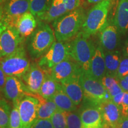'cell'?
Instances as JSON below:
<instances>
[{
  "instance_id": "29",
  "label": "cell",
  "mask_w": 128,
  "mask_h": 128,
  "mask_svg": "<svg viewBox=\"0 0 128 128\" xmlns=\"http://www.w3.org/2000/svg\"><path fill=\"white\" fill-rule=\"evenodd\" d=\"M68 128H81L80 113L76 111L65 112Z\"/></svg>"
},
{
  "instance_id": "1",
  "label": "cell",
  "mask_w": 128,
  "mask_h": 128,
  "mask_svg": "<svg viewBox=\"0 0 128 128\" xmlns=\"http://www.w3.org/2000/svg\"><path fill=\"white\" fill-rule=\"evenodd\" d=\"M54 30L47 23L38 20L34 32L27 38V49L30 56L36 60L43 56L55 42Z\"/></svg>"
},
{
  "instance_id": "17",
  "label": "cell",
  "mask_w": 128,
  "mask_h": 128,
  "mask_svg": "<svg viewBox=\"0 0 128 128\" xmlns=\"http://www.w3.org/2000/svg\"><path fill=\"white\" fill-rule=\"evenodd\" d=\"M80 76H73L60 82L62 88L76 106L84 98V93L80 81Z\"/></svg>"
},
{
  "instance_id": "15",
  "label": "cell",
  "mask_w": 128,
  "mask_h": 128,
  "mask_svg": "<svg viewBox=\"0 0 128 128\" xmlns=\"http://www.w3.org/2000/svg\"><path fill=\"white\" fill-rule=\"evenodd\" d=\"M4 17L8 22L9 25L12 22L24 14L29 12L30 4L28 0H7L3 6Z\"/></svg>"
},
{
  "instance_id": "19",
  "label": "cell",
  "mask_w": 128,
  "mask_h": 128,
  "mask_svg": "<svg viewBox=\"0 0 128 128\" xmlns=\"http://www.w3.org/2000/svg\"><path fill=\"white\" fill-rule=\"evenodd\" d=\"M118 30L114 24H107L99 32L100 45L106 51L115 50L118 43Z\"/></svg>"
},
{
  "instance_id": "20",
  "label": "cell",
  "mask_w": 128,
  "mask_h": 128,
  "mask_svg": "<svg viewBox=\"0 0 128 128\" xmlns=\"http://www.w3.org/2000/svg\"><path fill=\"white\" fill-rule=\"evenodd\" d=\"M67 12L68 11L63 0H52L48 9L38 19L46 23H50Z\"/></svg>"
},
{
  "instance_id": "26",
  "label": "cell",
  "mask_w": 128,
  "mask_h": 128,
  "mask_svg": "<svg viewBox=\"0 0 128 128\" xmlns=\"http://www.w3.org/2000/svg\"><path fill=\"white\" fill-rule=\"evenodd\" d=\"M30 4L29 12L37 18H39L50 6L52 0H28Z\"/></svg>"
},
{
  "instance_id": "12",
  "label": "cell",
  "mask_w": 128,
  "mask_h": 128,
  "mask_svg": "<svg viewBox=\"0 0 128 128\" xmlns=\"http://www.w3.org/2000/svg\"><path fill=\"white\" fill-rule=\"evenodd\" d=\"M49 72L42 68L38 63L30 64V68L22 79L32 93L38 94L40 89Z\"/></svg>"
},
{
  "instance_id": "4",
  "label": "cell",
  "mask_w": 128,
  "mask_h": 128,
  "mask_svg": "<svg viewBox=\"0 0 128 128\" xmlns=\"http://www.w3.org/2000/svg\"><path fill=\"white\" fill-rule=\"evenodd\" d=\"M112 0H103L97 3L85 17L81 31L88 36L96 34L106 26Z\"/></svg>"
},
{
  "instance_id": "37",
  "label": "cell",
  "mask_w": 128,
  "mask_h": 128,
  "mask_svg": "<svg viewBox=\"0 0 128 128\" xmlns=\"http://www.w3.org/2000/svg\"><path fill=\"white\" fill-rule=\"evenodd\" d=\"M6 78H7V76L0 66V92H4Z\"/></svg>"
},
{
  "instance_id": "2",
  "label": "cell",
  "mask_w": 128,
  "mask_h": 128,
  "mask_svg": "<svg viewBox=\"0 0 128 128\" xmlns=\"http://www.w3.org/2000/svg\"><path fill=\"white\" fill-rule=\"evenodd\" d=\"M86 17L84 9L79 7L68 12L52 23L56 40L68 42L78 34Z\"/></svg>"
},
{
  "instance_id": "14",
  "label": "cell",
  "mask_w": 128,
  "mask_h": 128,
  "mask_svg": "<svg viewBox=\"0 0 128 128\" xmlns=\"http://www.w3.org/2000/svg\"><path fill=\"white\" fill-rule=\"evenodd\" d=\"M104 124L110 128H118L122 118L120 108L112 100H107L98 106Z\"/></svg>"
},
{
  "instance_id": "42",
  "label": "cell",
  "mask_w": 128,
  "mask_h": 128,
  "mask_svg": "<svg viewBox=\"0 0 128 128\" xmlns=\"http://www.w3.org/2000/svg\"><path fill=\"white\" fill-rule=\"evenodd\" d=\"M4 17V8L1 5H0V22H1L3 20Z\"/></svg>"
},
{
  "instance_id": "40",
  "label": "cell",
  "mask_w": 128,
  "mask_h": 128,
  "mask_svg": "<svg viewBox=\"0 0 128 128\" xmlns=\"http://www.w3.org/2000/svg\"><path fill=\"white\" fill-rule=\"evenodd\" d=\"M118 128H128V116H122Z\"/></svg>"
},
{
  "instance_id": "36",
  "label": "cell",
  "mask_w": 128,
  "mask_h": 128,
  "mask_svg": "<svg viewBox=\"0 0 128 128\" xmlns=\"http://www.w3.org/2000/svg\"><path fill=\"white\" fill-rule=\"evenodd\" d=\"M108 92L110 96H111V97H113L117 95V94L124 92V91L123 90L120 86L119 84V81H118L115 82L111 87L108 90Z\"/></svg>"
},
{
  "instance_id": "39",
  "label": "cell",
  "mask_w": 128,
  "mask_h": 128,
  "mask_svg": "<svg viewBox=\"0 0 128 128\" xmlns=\"http://www.w3.org/2000/svg\"><path fill=\"white\" fill-rule=\"evenodd\" d=\"M119 84L124 92H128V75L119 80Z\"/></svg>"
},
{
  "instance_id": "13",
  "label": "cell",
  "mask_w": 128,
  "mask_h": 128,
  "mask_svg": "<svg viewBox=\"0 0 128 128\" xmlns=\"http://www.w3.org/2000/svg\"><path fill=\"white\" fill-rule=\"evenodd\" d=\"M79 112L81 120V128H104V122L98 106L86 104Z\"/></svg>"
},
{
  "instance_id": "35",
  "label": "cell",
  "mask_w": 128,
  "mask_h": 128,
  "mask_svg": "<svg viewBox=\"0 0 128 128\" xmlns=\"http://www.w3.org/2000/svg\"><path fill=\"white\" fill-rule=\"evenodd\" d=\"M122 116H128V92H124L122 102L120 106Z\"/></svg>"
},
{
  "instance_id": "28",
  "label": "cell",
  "mask_w": 128,
  "mask_h": 128,
  "mask_svg": "<svg viewBox=\"0 0 128 128\" xmlns=\"http://www.w3.org/2000/svg\"><path fill=\"white\" fill-rule=\"evenodd\" d=\"M50 119L54 128H68L65 112L57 110L53 114Z\"/></svg>"
},
{
  "instance_id": "23",
  "label": "cell",
  "mask_w": 128,
  "mask_h": 128,
  "mask_svg": "<svg viewBox=\"0 0 128 128\" xmlns=\"http://www.w3.org/2000/svg\"><path fill=\"white\" fill-rule=\"evenodd\" d=\"M34 96H36L35 94ZM36 97L39 99V101L38 119H50L53 114L59 110L56 104L52 100L44 99L40 95Z\"/></svg>"
},
{
  "instance_id": "31",
  "label": "cell",
  "mask_w": 128,
  "mask_h": 128,
  "mask_svg": "<svg viewBox=\"0 0 128 128\" xmlns=\"http://www.w3.org/2000/svg\"><path fill=\"white\" fill-rule=\"evenodd\" d=\"M128 75V57H126L121 60L120 62L118 72H117L116 78L119 81V80Z\"/></svg>"
},
{
  "instance_id": "7",
  "label": "cell",
  "mask_w": 128,
  "mask_h": 128,
  "mask_svg": "<svg viewBox=\"0 0 128 128\" xmlns=\"http://www.w3.org/2000/svg\"><path fill=\"white\" fill-rule=\"evenodd\" d=\"M70 56V42L55 41L38 63L42 68L50 72L53 67Z\"/></svg>"
},
{
  "instance_id": "43",
  "label": "cell",
  "mask_w": 128,
  "mask_h": 128,
  "mask_svg": "<svg viewBox=\"0 0 128 128\" xmlns=\"http://www.w3.org/2000/svg\"><path fill=\"white\" fill-rule=\"evenodd\" d=\"M124 55H125L126 56L128 57V40L126 41L125 46H124Z\"/></svg>"
},
{
  "instance_id": "16",
  "label": "cell",
  "mask_w": 128,
  "mask_h": 128,
  "mask_svg": "<svg viewBox=\"0 0 128 128\" xmlns=\"http://www.w3.org/2000/svg\"><path fill=\"white\" fill-rule=\"evenodd\" d=\"M31 12H28L16 18L10 26L15 27L22 38H27L34 32L38 21Z\"/></svg>"
},
{
  "instance_id": "44",
  "label": "cell",
  "mask_w": 128,
  "mask_h": 128,
  "mask_svg": "<svg viewBox=\"0 0 128 128\" xmlns=\"http://www.w3.org/2000/svg\"><path fill=\"white\" fill-rule=\"evenodd\" d=\"M88 2L91 3V4H97V3L100 2L103 0H86Z\"/></svg>"
},
{
  "instance_id": "9",
  "label": "cell",
  "mask_w": 128,
  "mask_h": 128,
  "mask_svg": "<svg viewBox=\"0 0 128 128\" xmlns=\"http://www.w3.org/2000/svg\"><path fill=\"white\" fill-rule=\"evenodd\" d=\"M22 38L15 27L8 25L0 37V58L10 55L23 44Z\"/></svg>"
},
{
  "instance_id": "30",
  "label": "cell",
  "mask_w": 128,
  "mask_h": 128,
  "mask_svg": "<svg viewBox=\"0 0 128 128\" xmlns=\"http://www.w3.org/2000/svg\"><path fill=\"white\" fill-rule=\"evenodd\" d=\"M18 105H13L10 118L9 128H21V119Z\"/></svg>"
},
{
  "instance_id": "11",
  "label": "cell",
  "mask_w": 128,
  "mask_h": 128,
  "mask_svg": "<svg viewBox=\"0 0 128 128\" xmlns=\"http://www.w3.org/2000/svg\"><path fill=\"white\" fill-rule=\"evenodd\" d=\"M82 71L80 65L70 56L53 67L50 70V74L60 83L68 78L80 76Z\"/></svg>"
},
{
  "instance_id": "22",
  "label": "cell",
  "mask_w": 128,
  "mask_h": 128,
  "mask_svg": "<svg viewBox=\"0 0 128 128\" xmlns=\"http://www.w3.org/2000/svg\"><path fill=\"white\" fill-rule=\"evenodd\" d=\"M61 87L60 83L54 79L49 72L42 85L38 94L44 99L52 100L54 96Z\"/></svg>"
},
{
  "instance_id": "25",
  "label": "cell",
  "mask_w": 128,
  "mask_h": 128,
  "mask_svg": "<svg viewBox=\"0 0 128 128\" xmlns=\"http://www.w3.org/2000/svg\"><path fill=\"white\" fill-rule=\"evenodd\" d=\"M104 58L106 74L116 77L121 57L118 51H106L104 52Z\"/></svg>"
},
{
  "instance_id": "10",
  "label": "cell",
  "mask_w": 128,
  "mask_h": 128,
  "mask_svg": "<svg viewBox=\"0 0 128 128\" xmlns=\"http://www.w3.org/2000/svg\"><path fill=\"white\" fill-rule=\"evenodd\" d=\"M3 93L6 98L12 101L13 105H18L25 96L29 95L32 92L22 78L14 76H7Z\"/></svg>"
},
{
  "instance_id": "41",
  "label": "cell",
  "mask_w": 128,
  "mask_h": 128,
  "mask_svg": "<svg viewBox=\"0 0 128 128\" xmlns=\"http://www.w3.org/2000/svg\"><path fill=\"white\" fill-rule=\"evenodd\" d=\"M8 25L9 23L8 21L5 18V17H4L3 20L1 22H0V37H1L3 32L8 26Z\"/></svg>"
},
{
  "instance_id": "6",
  "label": "cell",
  "mask_w": 128,
  "mask_h": 128,
  "mask_svg": "<svg viewBox=\"0 0 128 128\" xmlns=\"http://www.w3.org/2000/svg\"><path fill=\"white\" fill-rule=\"evenodd\" d=\"M30 66V60L26 55L23 44L16 52L0 58V66L7 76L22 78L28 71Z\"/></svg>"
},
{
  "instance_id": "21",
  "label": "cell",
  "mask_w": 128,
  "mask_h": 128,
  "mask_svg": "<svg viewBox=\"0 0 128 128\" xmlns=\"http://www.w3.org/2000/svg\"><path fill=\"white\" fill-rule=\"evenodd\" d=\"M113 24L121 33L128 31V0H120L117 7Z\"/></svg>"
},
{
  "instance_id": "45",
  "label": "cell",
  "mask_w": 128,
  "mask_h": 128,
  "mask_svg": "<svg viewBox=\"0 0 128 128\" xmlns=\"http://www.w3.org/2000/svg\"><path fill=\"white\" fill-rule=\"evenodd\" d=\"M5 1V0H0V5H1L2 4L3 2H4V1Z\"/></svg>"
},
{
  "instance_id": "8",
  "label": "cell",
  "mask_w": 128,
  "mask_h": 128,
  "mask_svg": "<svg viewBox=\"0 0 128 128\" xmlns=\"http://www.w3.org/2000/svg\"><path fill=\"white\" fill-rule=\"evenodd\" d=\"M39 101L34 94L26 95L21 100L18 104L21 128H30L38 119V111Z\"/></svg>"
},
{
  "instance_id": "32",
  "label": "cell",
  "mask_w": 128,
  "mask_h": 128,
  "mask_svg": "<svg viewBox=\"0 0 128 128\" xmlns=\"http://www.w3.org/2000/svg\"><path fill=\"white\" fill-rule=\"evenodd\" d=\"M30 128H54L50 119H38Z\"/></svg>"
},
{
  "instance_id": "24",
  "label": "cell",
  "mask_w": 128,
  "mask_h": 128,
  "mask_svg": "<svg viewBox=\"0 0 128 128\" xmlns=\"http://www.w3.org/2000/svg\"><path fill=\"white\" fill-rule=\"evenodd\" d=\"M52 100L56 104L58 109L62 111L65 112L76 111L77 108L76 106L65 93L62 87L56 92Z\"/></svg>"
},
{
  "instance_id": "38",
  "label": "cell",
  "mask_w": 128,
  "mask_h": 128,
  "mask_svg": "<svg viewBox=\"0 0 128 128\" xmlns=\"http://www.w3.org/2000/svg\"><path fill=\"white\" fill-rule=\"evenodd\" d=\"M124 92H120V93L117 94V95L114 96V97H112V102H113L114 103L116 104L118 106L119 108H120L122 102V100H123V98H124Z\"/></svg>"
},
{
  "instance_id": "46",
  "label": "cell",
  "mask_w": 128,
  "mask_h": 128,
  "mask_svg": "<svg viewBox=\"0 0 128 128\" xmlns=\"http://www.w3.org/2000/svg\"><path fill=\"white\" fill-rule=\"evenodd\" d=\"M104 128H110L109 127H108V125H106V124H105V126H104Z\"/></svg>"
},
{
  "instance_id": "3",
  "label": "cell",
  "mask_w": 128,
  "mask_h": 128,
  "mask_svg": "<svg viewBox=\"0 0 128 128\" xmlns=\"http://www.w3.org/2000/svg\"><path fill=\"white\" fill-rule=\"evenodd\" d=\"M96 47L90 36L82 31L78 32L70 42V55L80 65L82 71L88 73L90 62L95 52Z\"/></svg>"
},
{
  "instance_id": "5",
  "label": "cell",
  "mask_w": 128,
  "mask_h": 128,
  "mask_svg": "<svg viewBox=\"0 0 128 128\" xmlns=\"http://www.w3.org/2000/svg\"><path fill=\"white\" fill-rule=\"evenodd\" d=\"M80 81L84 93V101L87 104L98 106L112 97L100 80L92 77L83 71L80 75Z\"/></svg>"
},
{
  "instance_id": "34",
  "label": "cell",
  "mask_w": 128,
  "mask_h": 128,
  "mask_svg": "<svg viewBox=\"0 0 128 128\" xmlns=\"http://www.w3.org/2000/svg\"><path fill=\"white\" fill-rule=\"evenodd\" d=\"M68 12L74 10L80 7L81 0H63Z\"/></svg>"
},
{
  "instance_id": "27",
  "label": "cell",
  "mask_w": 128,
  "mask_h": 128,
  "mask_svg": "<svg viewBox=\"0 0 128 128\" xmlns=\"http://www.w3.org/2000/svg\"><path fill=\"white\" fill-rule=\"evenodd\" d=\"M12 109L4 99H0V128H9Z\"/></svg>"
},
{
  "instance_id": "33",
  "label": "cell",
  "mask_w": 128,
  "mask_h": 128,
  "mask_svg": "<svg viewBox=\"0 0 128 128\" xmlns=\"http://www.w3.org/2000/svg\"><path fill=\"white\" fill-rule=\"evenodd\" d=\"M101 82L103 84L104 87L108 90L112 87L115 82L118 81V80L116 77L109 76V75L106 74L102 79L100 80Z\"/></svg>"
},
{
  "instance_id": "18",
  "label": "cell",
  "mask_w": 128,
  "mask_h": 128,
  "mask_svg": "<svg viewBox=\"0 0 128 128\" xmlns=\"http://www.w3.org/2000/svg\"><path fill=\"white\" fill-rule=\"evenodd\" d=\"M88 74L100 81L106 74L104 52L101 45H98L96 48Z\"/></svg>"
}]
</instances>
